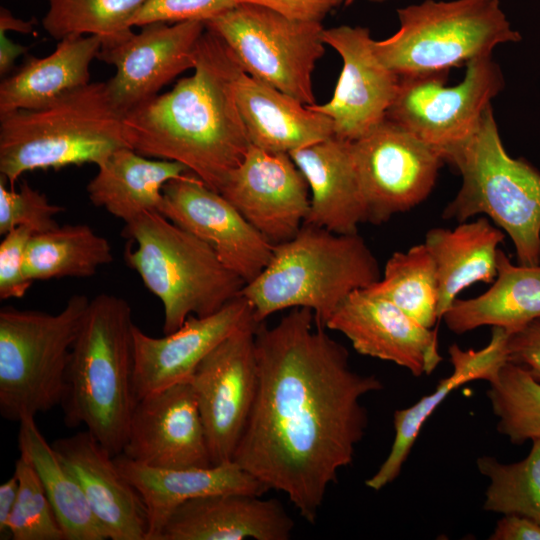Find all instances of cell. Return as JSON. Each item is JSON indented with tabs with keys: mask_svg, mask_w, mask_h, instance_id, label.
Wrapping results in <instances>:
<instances>
[{
	"mask_svg": "<svg viewBox=\"0 0 540 540\" xmlns=\"http://www.w3.org/2000/svg\"><path fill=\"white\" fill-rule=\"evenodd\" d=\"M307 308L255 332L258 387L233 461L287 495L314 523L328 487L349 466L368 426L361 399L383 389L351 368L349 353Z\"/></svg>",
	"mask_w": 540,
	"mask_h": 540,
	"instance_id": "obj_1",
	"label": "cell"
},
{
	"mask_svg": "<svg viewBox=\"0 0 540 540\" xmlns=\"http://www.w3.org/2000/svg\"><path fill=\"white\" fill-rule=\"evenodd\" d=\"M193 70L170 91L124 114V137L139 154L179 162L219 192L251 146L234 91L243 69L206 28Z\"/></svg>",
	"mask_w": 540,
	"mask_h": 540,
	"instance_id": "obj_2",
	"label": "cell"
},
{
	"mask_svg": "<svg viewBox=\"0 0 540 540\" xmlns=\"http://www.w3.org/2000/svg\"><path fill=\"white\" fill-rule=\"evenodd\" d=\"M132 308L101 293L90 300L73 343L61 401L64 423L84 425L113 456L124 448L136 403Z\"/></svg>",
	"mask_w": 540,
	"mask_h": 540,
	"instance_id": "obj_3",
	"label": "cell"
},
{
	"mask_svg": "<svg viewBox=\"0 0 540 540\" xmlns=\"http://www.w3.org/2000/svg\"><path fill=\"white\" fill-rule=\"evenodd\" d=\"M381 278L378 261L358 234H338L303 224L290 240L273 247L264 270L242 289L254 319L292 308H307L324 327L353 292Z\"/></svg>",
	"mask_w": 540,
	"mask_h": 540,
	"instance_id": "obj_4",
	"label": "cell"
},
{
	"mask_svg": "<svg viewBox=\"0 0 540 540\" xmlns=\"http://www.w3.org/2000/svg\"><path fill=\"white\" fill-rule=\"evenodd\" d=\"M122 147H129L123 115L106 82H90L39 108L0 115V176L11 188L26 172L98 166Z\"/></svg>",
	"mask_w": 540,
	"mask_h": 540,
	"instance_id": "obj_5",
	"label": "cell"
},
{
	"mask_svg": "<svg viewBox=\"0 0 540 540\" xmlns=\"http://www.w3.org/2000/svg\"><path fill=\"white\" fill-rule=\"evenodd\" d=\"M123 257L163 306V334L190 315L208 316L241 295L245 281L204 241L159 212L125 223Z\"/></svg>",
	"mask_w": 540,
	"mask_h": 540,
	"instance_id": "obj_6",
	"label": "cell"
},
{
	"mask_svg": "<svg viewBox=\"0 0 540 540\" xmlns=\"http://www.w3.org/2000/svg\"><path fill=\"white\" fill-rule=\"evenodd\" d=\"M444 160L462 184L442 217L461 223L485 214L512 240L518 264H540V172L506 152L491 105L476 131Z\"/></svg>",
	"mask_w": 540,
	"mask_h": 540,
	"instance_id": "obj_7",
	"label": "cell"
},
{
	"mask_svg": "<svg viewBox=\"0 0 540 540\" xmlns=\"http://www.w3.org/2000/svg\"><path fill=\"white\" fill-rule=\"evenodd\" d=\"M399 29L374 40L380 60L400 77L446 73L500 44L518 42L499 0H424L397 9Z\"/></svg>",
	"mask_w": 540,
	"mask_h": 540,
	"instance_id": "obj_8",
	"label": "cell"
},
{
	"mask_svg": "<svg viewBox=\"0 0 540 540\" xmlns=\"http://www.w3.org/2000/svg\"><path fill=\"white\" fill-rule=\"evenodd\" d=\"M90 299L74 294L50 314L0 310V413L10 421L36 417L61 404L70 352Z\"/></svg>",
	"mask_w": 540,
	"mask_h": 540,
	"instance_id": "obj_9",
	"label": "cell"
},
{
	"mask_svg": "<svg viewBox=\"0 0 540 540\" xmlns=\"http://www.w3.org/2000/svg\"><path fill=\"white\" fill-rule=\"evenodd\" d=\"M230 49L243 71L314 105L312 73L325 53L321 22L290 19L270 8L238 3L206 21Z\"/></svg>",
	"mask_w": 540,
	"mask_h": 540,
	"instance_id": "obj_10",
	"label": "cell"
},
{
	"mask_svg": "<svg viewBox=\"0 0 540 540\" xmlns=\"http://www.w3.org/2000/svg\"><path fill=\"white\" fill-rule=\"evenodd\" d=\"M446 73L400 77L386 118L399 124L443 156L478 128L504 77L491 56L466 64L464 79L446 86Z\"/></svg>",
	"mask_w": 540,
	"mask_h": 540,
	"instance_id": "obj_11",
	"label": "cell"
},
{
	"mask_svg": "<svg viewBox=\"0 0 540 540\" xmlns=\"http://www.w3.org/2000/svg\"><path fill=\"white\" fill-rule=\"evenodd\" d=\"M352 151L367 222L372 224L422 203L445 162L436 148L387 118L353 141Z\"/></svg>",
	"mask_w": 540,
	"mask_h": 540,
	"instance_id": "obj_12",
	"label": "cell"
},
{
	"mask_svg": "<svg viewBox=\"0 0 540 540\" xmlns=\"http://www.w3.org/2000/svg\"><path fill=\"white\" fill-rule=\"evenodd\" d=\"M251 322L221 342L190 378L213 465L233 461L258 387L255 332Z\"/></svg>",
	"mask_w": 540,
	"mask_h": 540,
	"instance_id": "obj_13",
	"label": "cell"
},
{
	"mask_svg": "<svg viewBox=\"0 0 540 540\" xmlns=\"http://www.w3.org/2000/svg\"><path fill=\"white\" fill-rule=\"evenodd\" d=\"M140 28L121 41L101 45L97 55L98 60L116 68L106 88L122 115L194 68L196 48L206 29L202 21L152 22Z\"/></svg>",
	"mask_w": 540,
	"mask_h": 540,
	"instance_id": "obj_14",
	"label": "cell"
},
{
	"mask_svg": "<svg viewBox=\"0 0 540 540\" xmlns=\"http://www.w3.org/2000/svg\"><path fill=\"white\" fill-rule=\"evenodd\" d=\"M162 194L158 212L206 242L246 284L271 260L274 245L193 173L168 181Z\"/></svg>",
	"mask_w": 540,
	"mask_h": 540,
	"instance_id": "obj_15",
	"label": "cell"
},
{
	"mask_svg": "<svg viewBox=\"0 0 540 540\" xmlns=\"http://www.w3.org/2000/svg\"><path fill=\"white\" fill-rule=\"evenodd\" d=\"M323 39L340 55L343 66L332 98L309 107L331 119L335 137L353 142L386 119L400 76L377 56L366 27H331L324 30Z\"/></svg>",
	"mask_w": 540,
	"mask_h": 540,
	"instance_id": "obj_16",
	"label": "cell"
},
{
	"mask_svg": "<svg viewBox=\"0 0 540 540\" xmlns=\"http://www.w3.org/2000/svg\"><path fill=\"white\" fill-rule=\"evenodd\" d=\"M219 193L273 245L293 238L310 209L307 180L291 156L253 145Z\"/></svg>",
	"mask_w": 540,
	"mask_h": 540,
	"instance_id": "obj_17",
	"label": "cell"
},
{
	"mask_svg": "<svg viewBox=\"0 0 540 540\" xmlns=\"http://www.w3.org/2000/svg\"><path fill=\"white\" fill-rule=\"evenodd\" d=\"M121 454L159 468L213 465L190 381L176 383L136 401Z\"/></svg>",
	"mask_w": 540,
	"mask_h": 540,
	"instance_id": "obj_18",
	"label": "cell"
},
{
	"mask_svg": "<svg viewBox=\"0 0 540 540\" xmlns=\"http://www.w3.org/2000/svg\"><path fill=\"white\" fill-rule=\"evenodd\" d=\"M251 322H256L253 308L243 295H239L213 314L204 317L190 315L177 330L162 337L150 336L135 325V400L189 381L210 352Z\"/></svg>",
	"mask_w": 540,
	"mask_h": 540,
	"instance_id": "obj_19",
	"label": "cell"
},
{
	"mask_svg": "<svg viewBox=\"0 0 540 540\" xmlns=\"http://www.w3.org/2000/svg\"><path fill=\"white\" fill-rule=\"evenodd\" d=\"M325 328L345 335L360 354L393 362L415 377L430 375L443 357L437 328H427L391 301L366 289L351 293Z\"/></svg>",
	"mask_w": 540,
	"mask_h": 540,
	"instance_id": "obj_20",
	"label": "cell"
},
{
	"mask_svg": "<svg viewBox=\"0 0 540 540\" xmlns=\"http://www.w3.org/2000/svg\"><path fill=\"white\" fill-rule=\"evenodd\" d=\"M52 446L79 483L107 539L148 540V517L141 496L88 430L59 438Z\"/></svg>",
	"mask_w": 540,
	"mask_h": 540,
	"instance_id": "obj_21",
	"label": "cell"
},
{
	"mask_svg": "<svg viewBox=\"0 0 540 540\" xmlns=\"http://www.w3.org/2000/svg\"><path fill=\"white\" fill-rule=\"evenodd\" d=\"M294 526V520L276 499L217 493L177 507L158 540H288Z\"/></svg>",
	"mask_w": 540,
	"mask_h": 540,
	"instance_id": "obj_22",
	"label": "cell"
},
{
	"mask_svg": "<svg viewBox=\"0 0 540 540\" xmlns=\"http://www.w3.org/2000/svg\"><path fill=\"white\" fill-rule=\"evenodd\" d=\"M123 476L141 496L148 517V540L158 537L173 511L181 504L217 493L264 495L269 488L234 461L200 468H159L114 457Z\"/></svg>",
	"mask_w": 540,
	"mask_h": 540,
	"instance_id": "obj_23",
	"label": "cell"
},
{
	"mask_svg": "<svg viewBox=\"0 0 540 540\" xmlns=\"http://www.w3.org/2000/svg\"><path fill=\"white\" fill-rule=\"evenodd\" d=\"M310 190L304 224L338 234L358 233L367 222L352 142L331 136L289 153Z\"/></svg>",
	"mask_w": 540,
	"mask_h": 540,
	"instance_id": "obj_24",
	"label": "cell"
},
{
	"mask_svg": "<svg viewBox=\"0 0 540 540\" xmlns=\"http://www.w3.org/2000/svg\"><path fill=\"white\" fill-rule=\"evenodd\" d=\"M234 91L251 145L257 148L289 154L334 136L328 116L243 70Z\"/></svg>",
	"mask_w": 540,
	"mask_h": 540,
	"instance_id": "obj_25",
	"label": "cell"
},
{
	"mask_svg": "<svg viewBox=\"0 0 540 540\" xmlns=\"http://www.w3.org/2000/svg\"><path fill=\"white\" fill-rule=\"evenodd\" d=\"M511 332L492 327L490 342L479 350H463L452 344L448 353L453 366L452 373L441 379L433 393L423 396L410 407L394 412L395 436L391 449L376 473L366 480L370 489L379 491L400 474L420 430L444 399L458 387L472 381H490L508 362L507 340Z\"/></svg>",
	"mask_w": 540,
	"mask_h": 540,
	"instance_id": "obj_26",
	"label": "cell"
},
{
	"mask_svg": "<svg viewBox=\"0 0 540 540\" xmlns=\"http://www.w3.org/2000/svg\"><path fill=\"white\" fill-rule=\"evenodd\" d=\"M86 187L90 202L128 223L145 212H158L164 185L187 174L183 164L149 158L122 147L97 166Z\"/></svg>",
	"mask_w": 540,
	"mask_h": 540,
	"instance_id": "obj_27",
	"label": "cell"
},
{
	"mask_svg": "<svg viewBox=\"0 0 540 540\" xmlns=\"http://www.w3.org/2000/svg\"><path fill=\"white\" fill-rule=\"evenodd\" d=\"M102 41L93 35H71L42 58L28 57L0 84V115L20 109H35L90 83V65Z\"/></svg>",
	"mask_w": 540,
	"mask_h": 540,
	"instance_id": "obj_28",
	"label": "cell"
},
{
	"mask_svg": "<svg viewBox=\"0 0 540 540\" xmlns=\"http://www.w3.org/2000/svg\"><path fill=\"white\" fill-rule=\"evenodd\" d=\"M540 318V264L515 265L498 249L497 275L483 294L456 299L442 319L450 331L464 334L482 326L514 332Z\"/></svg>",
	"mask_w": 540,
	"mask_h": 540,
	"instance_id": "obj_29",
	"label": "cell"
},
{
	"mask_svg": "<svg viewBox=\"0 0 540 540\" xmlns=\"http://www.w3.org/2000/svg\"><path fill=\"white\" fill-rule=\"evenodd\" d=\"M504 233L485 217L461 222L453 229L432 228L425 236L439 284L440 320L459 293L476 282L492 283Z\"/></svg>",
	"mask_w": 540,
	"mask_h": 540,
	"instance_id": "obj_30",
	"label": "cell"
},
{
	"mask_svg": "<svg viewBox=\"0 0 540 540\" xmlns=\"http://www.w3.org/2000/svg\"><path fill=\"white\" fill-rule=\"evenodd\" d=\"M18 446L35 468L65 540L107 539L79 483L45 439L35 417H24L19 421Z\"/></svg>",
	"mask_w": 540,
	"mask_h": 540,
	"instance_id": "obj_31",
	"label": "cell"
},
{
	"mask_svg": "<svg viewBox=\"0 0 540 540\" xmlns=\"http://www.w3.org/2000/svg\"><path fill=\"white\" fill-rule=\"evenodd\" d=\"M113 261L109 241L86 224H68L34 234L24 260L31 281L88 278Z\"/></svg>",
	"mask_w": 540,
	"mask_h": 540,
	"instance_id": "obj_32",
	"label": "cell"
},
{
	"mask_svg": "<svg viewBox=\"0 0 540 540\" xmlns=\"http://www.w3.org/2000/svg\"><path fill=\"white\" fill-rule=\"evenodd\" d=\"M366 290L391 301L427 328L440 320L436 265L424 242L393 253L381 278Z\"/></svg>",
	"mask_w": 540,
	"mask_h": 540,
	"instance_id": "obj_33",
	"label": "cell"
},
{
	"mask_svg": "<svg viewBox=\"0 0 540 540\" xmlns=\"http://www.w3.org/2000/svg\"><path fill=\"white\" fill-rule=\"evenodd\" d=\"M44 30L54 39L93 35L102 45L133 33L132 20L147 0H45Z\"/></svg>",
	"mask_w": 540,
	"mask_h": 540,
	"instance_id": "obj_34",
	"label": "cell"
},
{
	"mask_svg": "<svg viewBox=\"0 0 540 540\" xmlns=\"http://www.w3.org/2000/svg\"><path fill=\"white\" fill-rule=\"evenodd\" d=\"M479 472L489 479L484 510L528 517L540 524V439L532 441L521 461L501 463L492 456L477 459Z\"/></svg>",
	"mask_w": 540,
	"mask_h": 540,
	"instance_id": "obj_35",
	"label": "cell"
},
{
	"mask_svg": "<svg viewBox=\"0 0 540 540\" xmlns=\"http://www.w3.org/2000/svg\"><path fill=\"white\" fill-rule=\"evenodd\" d=\"M488 383L498 432L517 445L540 439V381L508 361Z\"/></svg>",
	"mask_w": 540,
	"mask_h": 540,
	"instance_id": "obj_36",
	"label": "cell"
},
{
	"mask_svg": "<svg viewBox=\"0 0 540 540\" xmlns=\"http://www.w3.org/2000/svg\"><path fill=\"white\" fill-rule=\"evenodd\" d=\"M14 474L18 495L8 521L13 540H65L52 505L30 459L20 452Z\"/></svg>",
	"mask_w": 540,
	"mask_h": 540,
	"instance_id": "obj_37",
	"label": "cell"
},
{
	"mask_svg": "<svg viewBox=\"0 0 540 540\" xmlns=\"http://www.w3.org/2000/svg\"><path fill=\"white\" fill-rule=\"evenodd\" d=\"M0 176V234L3 236L19 226L34 234L44 233L59 226L56 216L64 211L60 205L49 202L44 193L23 181L18 190L7 189Z\"/></svg>",
	"mask_w": 540,
	"mask_h": 540,
	"instance_id": "obj_38",
	"label": "cell"
},
{
	"mask_svg": "<svg viewBox=\"0 0 540 540\" xmlns=\"http://www.w3.org/2000/svg\"><path fill=\"white\" fill-rule=\"evenodd\" d=\"M238 3L235 0H147L132 20V26L152 22H206Z\"/></svg>",
	"mask_w": 540,
	"mask_h": 540,
	"instance_id": "obj_39",
	"label": "cell"
},
{
	"mask_svg": "<svg viewBox=\"0 0 540 540\" xmlns=\"http://www.w3.org/2000/svg\"><path fill=\"white\" fill-rule=\"evenodd\" d=\"M34 233L23 226L12 229L0 243V298H22L32 282L24 274L26 249Z\"/></svg>",
	"mask_w": 540,
	"mask_h": 540,
	"instance_id": "obj_40",
	"label": "cell"
},
{
	"mask_svg": "<svg viewBox=\"0 0 540 540\" xmlns=\"http://www.w3.org/2000/svg\"><path fill=\"white\" fill-rule=\"evenodd\" d=\"M507 355L509 362L524 367L540 381V318L510 333Z\"/></svg>",
	"mask_w": 540,
	"mask_h": 540,
	"instance_id": "obj_41",
	"label": "cell"
},
{
	"mask_svg": "<svg viewBox=\"0 0 540 540\" xmlns=\"http://www.w3.org/2000/svg\"><path fill=\"white\" fill-rule=\"evenodd\" d=\"M237 3H252L270 8L294 20L321 22L333 9L345 0H235Z\"/></svg>",
	"mask_w": 540,
	"mask_h": 540,
	"instance_id": "obj_42",
	"label": "cell"
},
{
	"mask_svg": "<svg viewBox=\"0 0 540 540\" xmlns=\"http://www.w3.org/2000/svg\"><path fill=\"white\" fill-rule=\"evenodd\" d=\"M490 540H540V524L528 517L504 515L496 524Z\"/></svg>",
	"mask_w": 540,
	"mask_h": 540,
	"instance_id": "obj_43",
	"label": "cell"
},
{
	"mask_svg": "<svg viewBox=\"0 0 540 540\" xmlns=\"http://www.w3.org/2000/svg\"><path fill=\"white\" fill-rule=\"evenodd\" d=\"M18 485L15 474L0 485V539L10 538L8 521L16 503Z\"/></svg>",
	"mask_w": 540,
	"mask_h": 540,
	"instance_id": "obj_44",
	"label": "cell"
},
{
	"mask_svg": "<svg viewBox=\"0 0 540 540\" xmlns=\"http://www.w3.org/2000/svg\"><path fill=\"white\" fill-rule=\"evenodd\" d=\"M28 47L13 42L6 32L0 31V75L5 76L13 67L16 59L26 53Z\"/></svg>",
	"mask_w": 540,
	"mask_h": 540,
	"instance_id": "obj_45",
	"label": "cell"
},
{
	"mask_svg": "<svg viewBox=\"0 0 540 540\" xmlns=\"http://www.w3.org/2000/svg\"><path fill=\"white\" fill-rule=\"evenodd\" d=\"M0 31H15L24 34L34 32V21H26L15 17L8 9H0Z\"/></svg>",
	"mask_w": 540,
	"mask_h": 540,
	"instance_id": "obj_46",
	"label": "cell"
},
{
	"mask_svg": "<svg viewBox=\"0 0 540 540\" xmlns=\"http://www.w3.org/2000/svg\"><path fill=\"white\" fill-rule=\"evenodd\" d=\"M354 1H355V0H345V3H344V4H345L346 6H349V5H351ZM369 1L375 2V3H382V2H385V1H387V0H369Z\"/></svg>",
	"mask_w": 540,
	"mask_h": 540,
	"instance_id": "obj_47",
	"label": "cell"
}]
</instances>
